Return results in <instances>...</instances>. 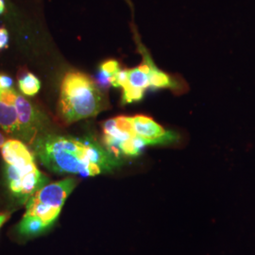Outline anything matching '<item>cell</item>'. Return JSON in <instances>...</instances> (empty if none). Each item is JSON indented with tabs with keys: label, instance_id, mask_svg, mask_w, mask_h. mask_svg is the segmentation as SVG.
<instances>
[{
	"label": "cell",
	"instance_id": "6da1fadb",
	"mask_svg": "<svg viewBox=\"0 0 255 255\" xmlns=\"http://www.w3.org/2000/svg\"><path fill=\"white\" fill-rule=\"evenodd\" d=\"M39 162L56 174L94 177L114 170L120 160L91 139L44 133L32 143Z\"/></svg>",
	"mask_w": 255,
	"mask_h": 255
},
{
	"label": "cell",
	"instance_id": "7a4b0ae2",
	"mask_svg": "<svg viewBox=\"0 0 255 255\" xmlns=\"http://www.w3.org/2000/svg\"><path fill=\"white\" fill-rule=\"evenodd\" d=\"M107 104L105 94L88 75L77 70L64 74L57 106L58 118L64 124L95 118Z\"/></svg>",
	"mask_w": 255,
	"mask_h": 255
},
{
	"label": "cell",
	"instance_id": "3957f363",
	"mask_svg": "<svg viewBox=\"0 0 255 255\" xmlns=\"http://www.w3.org/2000/svg\"><path fill=\"white\" fill-rule=\"evenodd\" d=\"M145 64L130 69H119L111 85L122 89V102L132 103L139 101L149 87L174 88L177 86L175 80L169 75L156 68L152 62L146 58Z\"/></svg>",
	"mask_w": 255,
	"mask_h": 255
},
{
	"label": "cell",
	"instance_id": "277c9868",
	"mask_svg": "<svg viewBox=\"0 0 255 255\" xmlns=\"http://www.w3.org/2000/svg\"><path fill=\"white\" fill-rule=\"evenodd\" d=\"M77 184L78 182L74 178L47 183L28 199L26 213L37 216L50 227Z\"/></svg>",
	"mask_w": 255,
	"mask_h": 255
},
{
	"label": "cell",
	"instance_id": "5b68a950",
	"mask_svg": "<svg viewBox=\"0 0 255 255\" xmlns=\"http://www.w3.org/2000/svg\"><path fill=\"white\" fill-rule=\"evenodd\" d=\"M102 131L104 146L118 158L137 156L145 146L132 133L126 117L122 116L105 121Z\"/></svg>",
	"mask_w": 255,
	"mask_h": 255
},
{
	"label": "cell",
	"instance_id": "8992f818",
	"mask_svg": "<svg viewBox=\"0 0 255 255\" xmlns=\"http://www.w3.org/2000/svg\"><path fill=\"white\" fill-rule=\"evenodd\" d=\"M14 106L18 116L19 140L32 145L38 137L46 133L45 130L49 126V119L42 110L18 93Z\"/></svg>",
	"mask_w": 255,
	"mask_h": 255
},
{
	"label": "cell",
	"instance_id": "52a82bcc",
	"mask_svg": "<svg viewBox=\"0 0 255 255\" xmlns=\"http://www.w3.org/2000/svg\"><path fill=\"white\" fill-rule=\"evenodd\" d=\"M126 118L132 133L145 146L169 145L178 140L177 133L165 129L148 117L139 115Z\"/></svg>",
	"mask_w": 255,
	"mask_h": 255
},
{
	"label": "cell",
	"instance_id": "ba28073f",
	"mask_svg": "<svg viewBox=\"0 0 255 255\" xmlns=\"http://www.w3.org/2000/svg\"><path fill=\"white\" fill-rule=\"evenodd\" d=\"M1 155L5 164L17 168H25L35 163V154L27 145L16 138L8 139L1 147Z\"/></svg>",
	"mask_w": 255,
	"mask_h": 255
},
{
	"label": "cell",
	"instance_id": "9c48e42d",
	"mask_svg": "<svg viewBox=\"0 0 255 255\" xmlns=\"http://www.w3.org/2000/svg\"><path fill=\"white\" fill-rule=\"evenodd\" d=\"M0 128L6 133L19 139L17 111L13 103L0 100Z\"/></svg>",
	"mask_w": 255,
	"mask_h": 255
},
{
	"label": "cell",
	"instance_id": "30bf717a",
	"mask_svg": "<svg viewBox=\"0 0 255 255\" xmlns=\"http://www.w3.org/2000/svg\"><path fill=\"white\" fill-rule=\"evenodd\" d=\"M49 226L37 216L25 213L18 225V233L23 237H37L45 233Z\"/></svg>",
	"mask_w": 255,
	"mask_h": 255
},
{
	"label": "cell",
	"instance_id": "8fae6325",
	"mask_svg": "<svg viewBox=\"0 0 255 255\" xmlns=\"http://www.w3.org/2000/svg\"><path fill=\"white\" fill-rule=\"evenodd\" d=\"M18 87L25 97H34L41 89V82L37 76L29 71L20 72Z\"/></svg>",
	"mask_w": 255,
	"mask_h": 255
},
{
	"label": "cell",
	"instance_id": "7c38bea8",
	"mask_svg": "<svg viewBox=\"0 0 255 255\" xmlns=\"http://www.w3.org/2000/svg\"><path fill=\"white\" fill-rule=\"evenodd\" d=\"M13 87V80L9 75L0 74V90H9Z\"/></svg>",
	"mask_w": 255,
	"mask_h": 255
},
{
	"label": "cell",
	"instance_id": "4fadbf2b",
	"mask_svg": "<svg viewBox=\"0 0 255 255\" xmlns=\"http://www.w3.org/2000/svg\"><path fill=\"white\" fill-rule=\"evenodd\" d=\"M9 31L6 27H0V50L7 48L9 46Z\"/></svg>",
	"mask_w": 255,
	"mask_h": 255
},
{
	"label": "cell",
	"instance_id": "5bb4252c",
	"mask_svg": "<svg viewBox=\"0 0 255 255\" xmlns=\"http://www.w3.org/2000/svg\"><path fill=\"white\" fill-rule=\"evenodd\" d=\"M9 219V215L8 214H1L0 213V227L6 222V220Z\"/></svg>",
	"mask_w": 255,
	"mask_h": 255
},
{
	"label": "cell",
	"instance_id": "9a60e30c",
	"mask_svg": "<svg viewBox=\"0 0 255 255\" xmlns=\"http://www.w3.org/2000/svg\"><path fill=\"white\" fill-rule=\"evenodd\" d=\"M7 140H8V139L6 138V136L0 131V148L3 146V145L5 144V142H6Z\"/></svg>",
	"mask_w": 255,
	"mask_h": 255
},
{
	"label": "cell",
	"instance_id": "2e32d148",
	"mask_svg": "<svg viewBox=\"0 0 255 255\" xmlns=\"http://www.w3.org/2000/svg\"><path fill=\"white\" fill-rule=\"evenodd\" d=\"M5 11V0H0V15Z\"/></svg>",
	"mask_w": 255,
	"mask_h": 255
}]
</instances>
